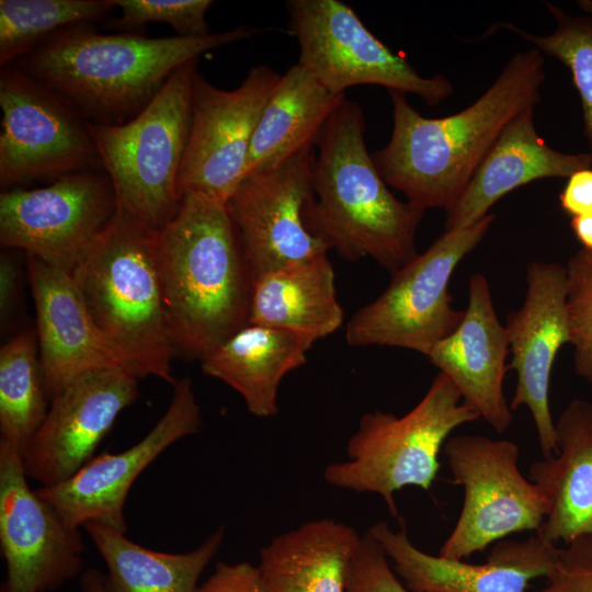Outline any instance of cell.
<instances>
[{"mask_svg": "<svg viewBox=\"0 0 592 592\" xmlns=\"http://www.w3.org/2000/svg\"><path fill=\"white\" fill-rule=\"evenodd\" d=\"M544 68L537 48L516 53L474 103L444 117H425L389 91L391 135L372 155L384 181L424 210H449L504 127L540 101Z\"/></svg>", "mask_w": 592, "mask_h": 592, "instance_id": "6da1fadb", "label": "cell"}, {"mask_svg": "<svg viewBox=\"0 0 592 592\" xmlns=\"http://www.w3.org/2000/svg\"><path fill=\"white\" fill-rule=\"evenodd\" d=\"M257 32L240 25L203 37H147L103 34L81 23L54 33L13 65L88 122L122 124L141 112L179 68Z\"/></svg>", "mask_w": 592, "mask_h": 592, "instance_id": "7a4b0ae2", "label": "cell"}, {"mask_svg": "<svg viewBox=\"0 0 592 592\" xmlns=\"http://www.w3.org/2000/svg\"><path fill=\"white\" fill-rule=\"evenodd\" d=\"M157 259L178 353L202 360L249 325L254 281L226 203L182 196L157 232Z\"/></svg>", "mask_w": 592, "mask_h": 592, "instance_id": "3957f363", "label": "cell"}, {"mask_svg": "<svg viewBox=\"0 0 592 592\" xmlns=\"http://www.w3.org/2000/svg\"><path fill=\"white\" fill-rule=\"evenodd\" d=\"M365 129L363 110L345 98L316 144L305 220L344 259L369 257L392 274L418 255L415 232L425 210L390 192L367 150Z\"/></svg>", "mask_w": 592, "mask_h": 592, "instance_id": "277c9868", "label": "cell"}, {"mask_svg": "<svg viewBox=\"0 0 592 592\" xmlns=\"http://www.w3.org/2000/svg\"><path fill=\"white\" fill-rule=\"evenodd\" d=\"M157 232L117 206L72 278L94 322L127 356L136 376L173 385L178 351L162 296Z\"/></svg>", "mask_w": 592, "mask_h": 592, "instance_id": "5b68a950", "label": "cell"}, {"mask_svg": "<svg viewBox=\"0 0 592 592\" xmlns=\"http://www.w3.org/2000/svg\"><path fill=\"white\" fill-rule=\"evenodd\" d=\"M196 61L167 80L150 103L122 124L89 122L101 167L117 206L153 230L175 216L179 173L192 122V80Z\"/></svg>", "mask_w": 592, "mask_h": 592, "instance_id": "8992f818", "label": "cell"}, {"mask_svg": "<svg viewBox=\"0 0 592 592\" xmlns=\"http://www.w3.org/2000/svg\"><path fill=\"white\" fill-rule=\"evenodd\" d=\"M478 419L451 379L439 373L402 417L380 410L363 414L348 440L346 460L328 464L323 479L337 488L378 494L397 519L395 493L408 486L429 491L449 434Z\"/></svg>", "mask_w": 592, "mask_h": 592, "instance_id": "52a82bcc", "label": "cell"}, {"mask_svg": "<svg viewBox=\"0 0 592 592\" xmlns=\"http://www.w3.org/2000/svg\"><path fill=\"white\" fill-rule=\"evenodd\" d=\"M496 218L445 230L423 253L391 274L387 288L349 320L351 346L385 345L428 354L460 322L452 306L451 277L459 262L483 239Z\"/></svg>", "mask_w": 592, "mask_h": 592, "instance_id": "ba28073f", "label": "cell"}, {"mask_svg": "<svg viewBox=\"0 0 592 592\" xmlns=\"http://www.w3.org/2000/svg\"><path fill=\"white\" fill-rule=\"evenodd\" d=\"M289 31L299 45L298 65L327 90L345 94L362 84L411 93L428 105L448 99L454 88L443 75L424 77L392 52L340 0H291Z\"/></svg>", "mask_w": 592, "mask_h": 592, "instance_id": "9c48e42d", "label": "cell"}, {"mask_svg": "<svg viewBox=\"0 0 592 592\" xmlns=\"http://www.w3.org/2000/svg\"><path fill=\"white\" fill-rule=\"evenodd\" d=\"M453 482L464 489L457 522L439 555L465 560L506 536L537 532L548 504L519 467V446L478 434L448 437L443 446Z\"/></svg>", "mask_w": 592, "mask_h": 592, "instance_id": "30bf717a", "label": "cell"}, {"mask_svg": "<svg viewBox=\"0 0 592 592\" xmlns=\"http://www.w3.org/2000/svg\"><path fill=\"white\" fill-rule=\"evenodd\" d=\"M117 209L104 171L83 170L32 190L0 194V244L69 275L89 255Z\"/></svg>", "mask_w": 592, "mask_h": 592, "instance_id": "8fae6325", "label": "cell"}, {"mask_svg": "<svg viewBox=\"0 0 592 592\" xmlns=\"http://www.w3.org/2000/svg\"><path fill=\"white\" fill-rule=\"evenodd\" d=\"M0 185L57 180L101 167L89 122L14 65L0 71Z\"/></svg>", "mask_w": 592, "mask_h": 592, "instance_id": "7c38bea8", "label": "cell"}, {"mask_svg": "<svg viewBox=\"0 0 592 592\" xmlns=\"http://www.w3.org/2000/svg\"><path fill=\"white\" fill-rule=\"evenodd\" d=\"M280 77L257 65L238 88L224 90L195 70L191 129L178 181L181 198L200 194L227 202L243 179L253 133Z\"/></svg>", "mask_w": 592, "mask_h": 592, "instance_id": "4fadbf2b", "label": "cell"}, {"mask_svg": "<svg viewBox=\"0 0 592 592\" xmlns=\"http://www.w3.org/2000/svg\"><path fill=\"white\" fill-rule=\"evenodd\" d=\"M22 454L0 441L1 592H53L77 577L87 546L27 482Z\"/></svg>", "mask_w": 592, "mask_h": 592, "instance_id": "5bb4252c", "label": "cell"}, {"mask_svg": "<svg viewBox=\"0 0 592 592\" xmlns=\"http://www.w3.org/2000/svg\"><path fill=\"white\" fill-rule=\"evenodd\" d=\"M315 153L316 147L277 168L246 177L226 202L253 281L330 250L305 220Z\"/></svg>", "mask_w": 592, "mask_h": 592, "instance_id": "9a60e30c", "label": "cell"}, {"mask_svg": "<svg viewBox=\"0 0 592 592\" xmlns=\"http://www.w3.org/2000/svg\"><path fill=\"white\" fill-rule=\"evenodd\" d=\"M172 386L168 409L138 443L117 454L102 453L66 481L36 489L66 523L80 528L95 522L127 532L124 506L133 483L168 447L197 433L202 425L190 378L178 379Z\"/></svg>", "mask_w": 592, "mask_h": 592, "instance_id": "2e32d148", "label": "cell"}, {"mask_svg": "<svg viewBox=\"0 0 592 592\" xmlns=\"http://www.w3.org/2000/svg\"><path fill=\"white\" fill-rule=\"evenodd\" d=\"M138 378L118 369L84 374L50 400L46 417L22 453L25 474L44 487L61 483L93 458L118 414L136 401Z\"/></svg>", "mask_w": 592, "mask_h": 592, "instance_id": "e0dca14e", "label": "cell"}, {"mask_svg": "<svg viewBox=\"0 0 592 592\" xmlns=\"http://www.w3.org/2000/svg\"><path fill=\"white\" fill-rule=\"evenodd\" d=\"M526 284L523 305L508 315L504 325L512 353L509 369L516 373L510 408L530 410L543 458H547L558 452L549 407L550 377L559 350L570 343L566 267L533 261L526 269Z\"/></svg>", "mask_w": 592, "mask_h": 592, "instance_id": "ac0fdd59", "label": "cell"}, {"mask_svg": "<svg viewBox=\"0 0 592 592\" xmlns=\"http://www.w3.org/2000/svg\"><path fill=\"white\" fill-rule=\"evenodd\" d=\"M383 547L394 570L413 592H526L531 582L547 578L559 548L538 534L526 539H501L482 563L424 553L410 540L405 526L386 521L367 531Z\"/></svg>", "mask_w": 592, "mask_h": 592, "instance_id": "d6986e66", "label": "cell"}, {"mask_svg": "<svg viewBox=\"0 0 592 592\" xmlns=\"http://www.w3.org/2000/svg\"><path fill=\"white\" fill-rule=\"evenodd\" d=\"M25 255L48 398L91 372L118 368L136 376L127 356L94 322L72 276Z\"/></svg>", "mask_w": 592, "mask_h": 592, "instance_id": "ffe728a7", "label": "cell"}, {"mask_svg": "<svg viewBox=\"0 0 592 592\" xmlns=\"http://www.w3.org/2000/svg\"><path fill=\"white\" fill-rule=\"evenodd\" d=\"M468 306L446 338L428 354L439 373L496 432L506 431L513 413L503 392L510 352L506 330L496 314L490 286L481 273L470 276Z\"/></svg>", "mask_w": 592, "mask_h": 592, "instance_id": "44dd1931", "label": "cell"}, {"mask_svg": "<svg viewBox=\"0 0 592 592\" xmlns=\"http://www.w3.org/2000/svg\"><path fill=\"white\" fill-rule=\"evenodd\" d=\"M535 107L516 115L485 156L454 206L445 230L460 229L486 217L504 195L545 178H569L592 167V153H568L549 147L537 133Z\"/></svg>", "mask_w": 592, "mask_h": 592, "instance_id": "7402d4cb", "label": "cell"}, {"mask_svg": "<svg viewBox=\"0 0 592 592\" xmlns=\"http://www.w3.org/2000/svg\"><path fill=\"white\" fill-rule=\"evenodd\" d=\"M555 432L557 454L532 463L528 479L548 504L536 534L567 545L592 536V405L570 401L555 422Z\"/></svg>", "mask_w": 592, "mask_h": 592, "instance_id": "603a6c76", "label": "cell"}, {"mask_svg": "<svg viewBox=\"0 0 592 592\" xmlns=\"http://www.w3.org/2000/svg\"><path fill=\"white\" fill-rule=\"evenodd\" d=\"M316 341L281 328L249 323L201 360L203 372L234 388L250 413H278V388L289 372L307 362Z\"/></svg>", "mask_w": 592, "mask_h": 592, "instance_id": "cb8c5ba5", "label": "cell"}, {"mask_svg": "<svg viewBox=\"0 0 592 592\" xmlns=\"http://www.w3.org/2000/svg\"><path fill=\"white\" fill-rule=\"evenodd\" d=\"M361 536L332 519L306 522L275 536L259 554L266 592H346Z\"/></svg>", "mask_w": 592, "mask_h": 592, "instance_id": "d4e9b609", "label": "cell"}, {"mask_svg": "<svg viewBox=\"0 0 592 592\" xmlns=\"http://www.w3.org/2000/svg\"><path fill=\"white\" fill-rule=\"evenodd\" d=\"M345 98L327 90L300 65L292 66L281 75L260 115L243 179L315 148L328 119Z\"/></svg>", "mask_w": 592, "mask_h": 592, "instance_id": "484cf974", "label": "cell"}, {"mask_svg": "<svg viewBox=\"0 0 592 592\" xmlns=\"http://www.w3.org/2000/svg\"><path fill=\"white\" fill-rule=\"evenodd\" d=\"M334 271L326 254L266 273L254 281L250 322L326 338L342 327Z\"/></svg>", "mask_w": 592, "mask_h": 592, "instance_id": "4316f807", "label": "cell"}, {"mask_svg": "<svg viewBox=\"0 0 592 592\" xmlns=\"http://www.w3.org/2000/svg\"><path fill=\"white\" fill-rule=\"evenodd\" d=\"M83 527L105 563L106 592H196L200 577L225 538V528L219 527L198 547L173 554L143 547L101 523Z\"/></svg>", "mask_w": 592, "mask_h": 592, "instance_id": "83f0119b", "label": "cell"}, {"mask_svg": "<svg viewBox=\"0 0 592 592\" xmlns=\"http://www.w3.org/2000/svg\"><path fill=\"white\" fill-rule=\"evenodd\" d=\"M36 329H25L0 350V441L21 454L43 423L47 408Z\"/></svg>", "mask_w": 592, "mask_h": 592, "instance_id": "f1b7e54d", "label": "cell"}, {"mask_svg": "<svg viewBox=\"0 0 592 592\" xmlns=\"http://www.w3.org/2000/svg\"><path fill=\"white\" fill-rule=\"evenodd\" d=\"M115 0H0V65H13L54 33L101 20Z\"/></svg>", "mask_w": 592, "mask_h": 592, "instance_id": "f546056e", "label": "cell"}, {"mask_svg": "<svg viewBox=\"0 0 592 592\" xmlns=\"http://www.w3.org/2000/svg\"><path fill=\"white\" fill-rule=\"evenodd\" d=\"M546 8L556 23L548 35H535L508 22L498 26L520 35L543 55L569 69L581 100L583 133L592 153V11L570 14L554 3H546Z\"/></svg>", "mask_w": 592, "mask_h": 592, "instance_id": "4dcf8cb0", "label": "cell"}, {"mask_svg": "<svg viewBox=\"0 0 592 592\" xmlns=\"http://www.w3.org/2000/svg\"><path fill=\"white\" fill-rule=\"evenodd\" d=\"M565 267L574 371L592 385V251L582 248L568 260Z\"/></svg>", "mask_w": 592, "mask_h": 592, "instance_id": "1f68e13d", "label": "cell"}, {"mask_svg": "<svg viewBox=\"0 0 592 592\" xmlns=\"http://www.w3.org/2000/svg\"><path fill=\"white\" fill-rule=\"evenodd\" d=\"M121 10L117 24L138 26L150 22L167 23L178 36L209 35L206 15L212 0H115Z\"/></svg>", "mask_w": 592, "mask_h": 592, "instance_id": "d6a6232c", "label": "cell"}, {"mask_svg": "<svg viewBox=\"0 0 592 592\" xmlns=\"http://www.w3.org/2000/svg\"><path fill=\"white\" fill-rule=\"evenodd\" d=\"M346 592H413L391 568L379 543L366 532L352 560Z\"/></svg>", "mask_w": 592, "mask_h": 592, "instance_id": "836d02e7", "label": "cell"}, {"mask_svg": "<svg viewBox=\"0 0 592 592\" xmlns=\"http://www.w3.org/2000/svg\"><path fill=\"white\" fill-rule=\"evenodd\" d=\"M537 592H592V536L559 548L556 565Z\"/></svg>", "mask_w": 592, "mask_h": 592, "instance_id": "e575fe53", "label": "cell"}, {"mask_svg": "<svg viewBox=\"0 0 592 592\" xmlns=\"http://www.w3.org/2000/svg\"><path fill=\"white\" fill-rule=\"evenodd\" d=\"M196 592H266L258 566L248 561L217 562Z\"/></svg>", "mask_w": 592, "mask_h": 592, "instance_id": "d590c367", "label": "cell"}, {"mask_svg": "<svg viewBox=\"0 0 592 592\" xmlns=\"http://www.w3.org/2000/svg\"><path fill=\"white\" fill-rule=\"evenodd\" d=\"M559 201L562 209L572 217L592 213V168L571 174Z\"/></svg>", "mask_w": 592, "mask_h": 592, "instance_id": "8d00e7d4", "label": "cell"}, {"mask_svg": "<svg viewBox=\"0 0 592 592\" xmlns=\"http://www.w3.org/2000/svg\"><path fill=\"white\" fill-rule=\"evenodd\" d=\"M20 270L13 253L8 249L0 257V316L7 326L19 297Z\"/></svg>", "mask_w": 592, "mask_h": 592, "instance_id": "74e56055", "label": "cell"}, {"mask_svg": "<svg viewBox=\"0 0 592 592\" xmlns=\"http://www.w3.org/2000/svg\"><path fill=\"white\" fill-rule=\"evenodd\" d=\"M571 228L583 248L592 251V213L572 217Z\"/></svg>", "mask_w": 592, "mask_h": 592, "instance_id": "f35d334b", "label": "cell"}, {"mask_svg": "<svg viewBox=\"0 0 592 592\" xmlns=\"http://www.w3.org/2000/svg\"><path fill=\"white\" fill-rule=\"evenodd\" d=\"M79 583L82 592H106L104 573L95 568L83 571Z\"/></svg>", "mask_w": 592, "mask_h": 592, "instance_id": "ab89813d", "label": "cell"}, {"mask_svg": "<svg viewBox=\"0 0 592 592\" xmlns=\"http://www.w3.org/2000/svg\"><path fill=\"white\" fill-rule=\"evenodd\" d=\"M580 7L583 9L584 12H591L592 11V1H581Z\"/></svg>", "mask_w": 592, "mask_h": 592, "instance_id": "60d3db41", "label": "cell"}]
</instances>
